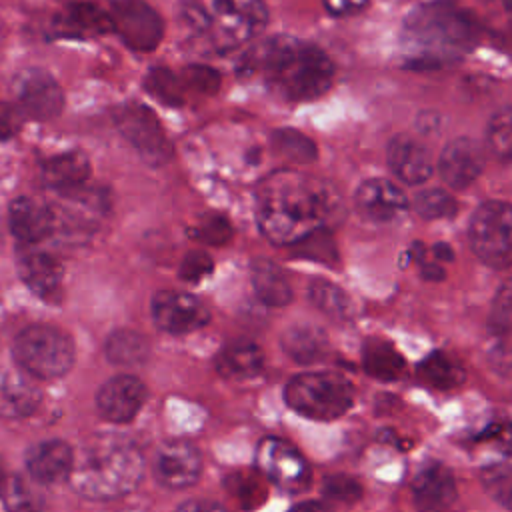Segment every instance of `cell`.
I'll use <instances>...</instances> for the list:
<instances>
[{
  "label": "cell",
  "mask_w": 512,
  "mask_h": 512,
  "mask_svg": "<svg viewBox=\"0 0 512 512\" xmlns=\"http://www.w3.org/2000/svg\"><path fill=\"white\" fill-rule=\"evenodd\" d=\"M342 212L338 190L308 172L284 168L268 174L256 192L260 232L274 244H302L324 232Z\"/></svg>",
  "instance_id": "cell-1"
},
{
  "label": "cell",
  "mask_w": 512,
  "mask_h": 512,
  "mask_svg": "<svg viewBox=\"0 0 512 512\" xmlns=\"http://www.w3.org/2000/svg\"><path fill=\"white\" fill-rule=\"evenodd\" d=\"M240 70L264 78L270 88L292 102L314 100L334 82V64L328 54L292 36H270L252 44Z\"/></svg>",
  "instance_id": "cell-2"
},
{
  "label": "cell",
  "mask_w": 512,
  "mask_h": 512,
  "mask_svg": "<svg viewBox=\"0 0 512 512\" xmlns=\"http://www.w3.org/2000/svg\"><path fill=\"white\" fill-rule=\"evenodd\" d=\"M478 40V22L452 2L438 0L414 8L402 28L410 66L434 68L460 58Z\"/></svg>",
  "instance_id": "cell-3"
},
{
  "label": "cell",
  "mask_w": 512,
  "mask_h": 512,
  "mask_svg": "<svg viewBox=\"0 0 512 512\" xmlns=\"http://www.w3.org/2000/svg\"><path fill=\"white\" fill-rule=\"evenodd\" d=\"M144 474V456L136 444L118 436H96L84 444L70 472V486L94 500H112L132 492Z\"/></svg>",
  "instance_id": "cell-4"
},
{
  "label": "cell",
  "mask_w": 512,
  "mask_h": 512,
  "mask_svg": "<svg viewBox=\"0 0 512 512\" xmlns=\"http://www.w3.org/2000/svg\"><path fill=\"white\" fill-rule=\"evenodd\" d=\"M180 16L188 34L216 54L250 44L268 24L262 0H182Z\"/></svg>",
  "instance_id": "cell-5"
},
{
  "label": "cell",
  "mask_w": 512,
  "mask_h": 512,
  "mask_svg": "<svg viewBox=\"0 0 512 512\" xmlns=\"http://www.w3.org/2000/svg\"><path fill=\"white\" fill-rule=\"evenodd\" d=\"M286 404L312 420H336L352 406L354 392L346 378L332 372H302L284 388Z\"/></svg>",
  "instance_id": "cell-6"
},
{
  "label": "cell",
  "mask_w": 512,
  "mask_h": 512,
  "mask_svg": "<svg viewBox=\"0 0 512 512\" xmlns=\"http://www.w3.org/2000/svg\"><path fill=\"white\" fill-rule=\"evenodd\" d=\"M18 366L34 378L64 376L74 362V344L66 332L50 324H32L14 340Z\"/></svg>",
  "instance_id": "cell-7"
},
{
  "label": "cell",
  "mask_w": 512,
  "mask_h": 512,
  "mask_svg": "<svg viewBox=\"0 0 512 512\" xmlns=\"http://www.w3.org/2000/svg\"><path fill=\"white\" fill-rule=\"evenodd\" d=\"M468 238L484 264L508 268L512 264V204L502 200L480 204L470 218Z\"/></svg>",
  "instance_id": "cell-8"
},
{
  "label": "cell",
  "mask_w": 512,
  "mask_h": 512,
  "mask_svg": "<svg viewBox=\"0 0 512 512\" xmlns=\"http://www.w3.org/2000/svg\"><path fill=\"white\" fill-rule=\"evenodd\" d=\"M116 126L146 164L164 166L172 158V144L148 106L138 102L124 104L116 114Z\"/></svg>",
  "instance_id": "cell-9"
},
{
  "label": "cell",
  "mask_w": 512,
  "mask_h": 512,
  "mask_svg": "<svg viewBox=\"0 0 512 512\" xmlns=\"http://www.w3.org/2000/svg\"><path fill=\"white\" fill-rule=\"evenodd\" d=\"M110 20L122 42L138 52L154 50L164 36L160 14L144 0H116L110 8Z\"/></svg>",
  "instance_id": "cell-10"
},
{
  "label": "cell",
  "mask_w": 512,
  "mask_h": 512,
  "mask_svg": "<svg viewBox=\"0 0 512 512\" xmlns=\"http://www.w3.org/2000/svg\"><path fill=\"white\" fill-rule=\"evenodd\" d=\"M262 474L288 492H302L310 482V468L304 456L286 440L268 436L256 450Z\"/></svg>",
  "instance_id": "cell-11"
},
{
  "label": "cell",
  "mask_w": 512,
  "mask_h": 512,
  "mask_svg": "<svg viewBox=\"0 0 512 512\" xmlns=\"http://www.w3.org/2000/svg\"><path fill=\"white\" fill-rule=\"evenodd\" d=\"M12 90L16 96V106L32 120H52L64 108V92L46 70H22L14 78Z\"/></svg>",
  "instance_id": "cell-12"
},
{
  "label": "cell",
  "mask_w": 512,
  "mask_h": 512,
  "mask_svg": "<svg viewBox=\"0 0 512 512\" xmlns=\"http://www.w3.org/2000/svg\"><path fill=\"white\" fill-rule=\"evenodd\" d=\"M152 320L168 334H188L208 324L210 312L202 300L184 290H160L152 298Z\"/></svg>",
  "instance_id": "cell-13"
},
{
  "label": "cell",
  "mask_w": 512,
  "mask_h": 512,
  "mask_svg": "<svg viewBox=\"0 0 512 512\" xmlns=\"http://www.w3.org/2000/svg\"><path fill=\"white\" fill-rule=\"evenodd\" d=\"M356 210L370 222L388 224L402 218L408 210V198L400 186L386 178L364 180L354 194Z\"/></svg>",
  "instance_id": "cell-14"
},
{
  "label": "cell",
  "mask_w": 512,
  "mask_h": 512,
  "mask_svg": "<svg viewBox=\"0 0 512 512\" xmlns=\"http://www.w3.org/2000/svg\"><path fill=\"white\" fill-rule=\"evenodd\" d=\"M146 400L144 384L130 374H120L102 384L96 396V406L108 422L124 424L130 422Z\"/></svg>",
  "instance_id": "cell-15"
},
{
  "label": "cell",
  "mask_w": 512,
  "mask_h": 512,
  "mask_svg": "<svg viewBox=\"0 0 512 512\" xmlns=\"http://www.w3.org/2000/svg\"><path fill=\"white\" fill-rule=\"evenodd\" d=\"M202 470V458L198 450L188 442H168L158 448L154 458L156 480L172 490L192 486Z\"/></svg>",
  "instance_id": "cell-16"
},
{
  "label": "cell",
  "mask_w": 512,
  "mask_h": 512,
  "mask_svg": "<svg viewBox=\"0 0 512 512\" xmlns=\"http://www.w3.org/2000/svg\"><path fill=\"white\" fill-rule=\"evenodd\" d=\"M484 168V152L482 146L468 138V136H458L450 140L438 162V172L442 180L456 190L468 188L482 172Z\"/></svg>",
  "instance_id": "cell-17"
},
{
  "label": "cell",
  "mask_w": 512,
  "mask_h": 512,
  "mask_svg": "<svg viewBox=\"0 0 512 512\" xmlns=\"http://www.w3.org/2000/svg\"><path fill=\"white\" fill-rule=\"evenodd\" d=\"M412 500L420 512L448 510L456 500V482L452 472L440 462L422 466L412 478Z\"/></svg>",
  "instance_id": "cell-18"
},
{
  "label": "cell",
  "mask_w": 512,
  "mask_h": 512,
  "mask_svg": "<svg viewBox=\"0 0 512 512\" xmlns=\"http://www.w3.org/2000/svg\"><path fill=\"white\" fill-rule=\"evenodd\" d=\"M56 216L52 208L36 198L18 196L8 206V228L24 244H36L54 232Z\"/></svg>",
  "instance_id": "cell-19"
},
{
  "label": "cell",
  "mask_w": 512,
  "mask_h": 512,
  "mask_svg": "<svg viewBox=\"0 0 512 512\" xmlns=\"http://www.w3.org/2000/svg\"><path fill=\"white\" fill-rule=\"evenodd\" d=\"M386 160L394 176L406 184H422L434 170L428 148L406 134H398L388 142Z\"/></svg>",
  "instance_id": "cell-20"
},
{
  "label": "cell",
  "mask_w": 512,
  "mask_h": 512,
  "mask_svg": "<svg viewBox=\"0 0 512 512\" xmlns=\"http://www.w3.org/2000/svg\"><path fill=\"white\" fill-rule=\"evenodd\" d=\"M40 174L48 188L60 196H68L86 188L90 178V160L84 152L78 150L62 152L44 160Z\"/></svg>",
  "instance_id": "cell-21"
},
{
  "label": "cell",
  "mask_w": 512,
  "mask_h": 512,
  "mask_svg": "<svg viewBox=\"0 0 512 512\" xmlns=\"http://www.w3.org/2000/svg\"><path fill=\"white\" fill-rule=\"evenodd\" d=\"M74 452L62 440H44L32 446L26 454L28 474L40 484H52L70 476Z\"/></svg>",
  "instance_id": "cell-22"
},
{
  "label": "cell",
  "mask_w": 512,
  "mask_h": 512,
  "mask_svg": "<svg viewBox=\"0 0 512 512\" xmlns=\"http://www.w3.org/2000/svg\"><path fill=\"white\" fill-rule=\"evenodd\" d=\"M18 274L36 296L52 298L62 288L64 268L46 252H28L18 260Z\"/></svg>",
  "instance_id": "cell-23"
},
{
  "label": "cell",
  "mask_w": 512,
  "mask_h": 512,
  "mask_svg": "<svg viewBox=\"0 0 512 512\" xmlns=\"http://www.w3.org/2000/svg\"><path fill=\"white\" fill-rule=\"evenodd\" d=\"M40 402V390L28 376L0 374V416L26 418Z\"/></svg>",
  "instance_id": "cell-24"
},
{
  "label": "cell",
  "mask_w": 512,
  "mask_h": 512,
  "mask_svg": "<svg viewBox=\"0 0 512 512\" xmlns=\"http://www.w3.org/2000/svg\"><path fill=\"white\" fill-rule=\"evenodd\" d=\"M250 280L256 296L268 306H286L292 300V288L284 270L268 258L252 260Z\"/></svg>",
  "instance_id": "cell-25"
},
{
  "label": "cell",
  "mask_w": 512,
  "mask_h": 512,
  "mask_svg": "<svg viewBox=\"0 0 512 512\" xmlns=\"http://www.w3.org/2000/svg\"><path fill=\"white\" fill-rule=\"evenodd\" d=\"M216 370L226 378H250L262 370V350L250 340L226 344L216 356Z\"/></svg>",
  "instance_id": "cell-26"
},
{
  "label": "cell",
  "mask_w": 512,
  "mask_h": 512,
  "mask_svg": "<svg viewBox=\"0 0 512 512\" xmlns=\"http://www.w3.org/2000/svg\"><path fill=\"white\" fill-rule=\"evenodd\" d=\"M282 348L292 360L312 364L326 356L328 338L316 326H292L282 334Z\"/></svg>",
  "instance_id": "cell-27"
},
{
  "label": "cell",
  "mask_w": 512,
  "mask_h": 512,
  "mask_svg": "<svg viewBox=\"0 0 512 512\" xmlns=\"http://www.w3.org/2000/svg\"><path fill=\"white\" fill-rule=\"evenodd\" d=\"M364 370L378 380H396L404 372V358L396 346L382 338L366 340L362 348Z\"/></svg>",
  "instance_id": "cell-28"
},
{
  "label": "cell",
  "mask_w": 512,
  "mask_h": 512,
  "mask_svg": "<svg viewBox=\"0 0 512 512\" xmlns=\"http://www.w3.org/2000/svg\"><path fill=\"white\" fill-rule=\"evenodd\" d=\"M104 354L112 364L118 366H138L148 360L150 344L148 340L134 330L120 328L114 330L104 344Z\"/></svg>",
  "instance_id": "cell-29"
},
{
  "label": "cell",
  "mask_w": 512,
  "mask_h": 512,
  "mask_svg": "<svg viewBox=\"0 0 512 512\" xmlns=\"http://www.w3.org/2000/svg\"><path fill=\"white\" fill-rule=\"evenodd\" d=\"M418 378L436 390H452L464 382V370L446 352L428 354L416 368Z\"/></svg>",
  "instance_id": "cell-30"
},
{
  "label": "cell",
  "mask_w": 512,
  "mask_h": 512,
  "mask_svg": "<svg viewBox=\"0 0 512 512\" xmlns=\"http://www.w3.org/2000/svg\"><path fill=\"white\" fill-rule=\"evenodd\" d=\"M308 298L322 314L330 316L332 320H348L354 312V306L348 294L340 286L324 278H314L310 282Z\"/></svg>",
  "instance_id": "cell-31"
},
{
  "label": "cell",
  "mask_w": 512,
  "mask_h": 512,
  "mask_svg": "<svg viewBox=\"0 0 512 512\" xmlns=\"http://www.w3.org/2000/svg\"><path fill=\"white\" fill-rule=\"evenodd\" d=\"M274 148L296 164H308L316 160V144L302 132L292 128H280L272 134Z\"/></svg>",
  "instance_id": "cell-32"
},
{
  "label": "cell",
  "mask_w": 512,
  "mask_h": 512,
  "mask_svg": "<svg viewBox=\"0 0 512 512\" xmlns=\"http://www.w3.org/2000/svg\"><path fill=\"white\" fill-rule=\"evenodd\" d=\"M146 90L166 106H180L184 102V82L168 68H152L144 80Z\"/></svg>",
  "instance_id": "cell-33"
},
{
  "label": "cell",
  "mask_w": 512,
  "mask_h": 512,
  "mask_svg": "<svg viewBox=\"0 0 512 512\" xmlns=\"http://www.w3.org/2000/svg\"><path fill=\"white\" fill-rule=\"evenodd\" d=\"M66 22H68V26H72V30L88 32V34H102V32L112 30L110 12H104L96 4H90V2L72 4L68 8Z\"/></svg>",
  "instance_id": "cell-34"
},
{
  "label": "cell",
  "mask_w": 512,
  "mask_h": 512,
  "mask_svg": "<svg viewBox=\"0 0 512 512\" xmlns=\"http://www.w3.org/2000/svg\"><path fill=\"white\" fill-rule=\"evenodd\" d=\"M414 210L426 220L452 218L456 214V200L442 188H426L414 196Z\"/></svg>",
  "instance_id": "cell-35"
},
{
  "label": "cell",
  "mask_w": 512,
  "mask_h": 512,
  "mask_svg": "<svg viewBox=\"0 0 512 512\" xmlns=\"http://www.w3.org/2000/svg\"><path fill=\"white\" fill-rule=\"evenodd\" d=\"M484 488L494 500L512 510V460L494 462L480 474Z\"/></svg>",
  "instance_id": "cell-36"
},
{
  "label": "cell",
  "mask_w": 512,
  "mask_h": 512,
  "mask_svg": "<svg viewBox=\"0 0 512 512\" xmlns=\"http://www.w3.org/2000/svg\"><path fill=\"white\" fill-rule=\"evenodd\" d=\"M490 150L506 162H512V106L496 112L488 126Z\"/></svg>",
  "instance_id": "cell-37"
},
{
  "label": "cell",
  "mask_w": 512,
  "mask_h": 512,
  "mask_svg": "<svg viewBox=\"0 0 512 512\" xmlns=\"http://www.w3.org/2000/svg\"><path fill=\"white\" fill-rule=\"evenodd\" d=\"M2 486V500L4 506L10 512H36L38 508V500L36 494L32 492V488L18 476L12 478H4Z\"/></svg>",
  "instance_id": "cell-38"
},
{
  "label": "cell",
  "mask_w": 512,
  "mask_h": 512,
  "mask_svg": "<svg viewBox=\"0 0 512 512\" xmlns=\"http://www.w3.org/2000/svg\"><path fill=\"white\" fill-rule=\"evenodd\" d=\"M490 328L496 334H512V278L506 280L492 302Z\"/></svg>",
  "instance_id": "cell-39"
},
{
  "label": "cell",
  "mask_w": 512,
  "mask_h": 512,
  "mask_svg": "<svg viewBox=\"0 0 512 512\" xmlns=\"http://www.w3.org/2000/svg\"><path fill=\"white\" fill-rule=\"evenodd\" d=\"M182 82L200 94H216L220 88V74L204 64H190L184 68Z\"/></svg>",
  "instance_id": "cell-40"
},
{
  "label": "cell",
  "mask_w": 512,
  "mask_h": 512,
  "mask_svg": "<svg viewBox=\"0 0 512 512\" xmlns=\"http://www.w3.org/2000/svg\"><path fill=\"white\" fill-rule=\"evenodd\" d=\"M214 268V260L204 250H190L180 264V278L186 282H200Z\"/></svg>",
  "instance_id": "cell-41"
},
{
  "label": "cell",
  "mask_w": 512,
  "mask_h": 512,
  "mask_svg": "<svg viewBox=\"0 0 512 512\" xmlns=\"http://www.w3.org/2000/svg\"><path fill=\"white\" fill-rule=\"evenodd\" d=\"M324 494L332 500L340 502H354L362 496V486L356 478L346 474H334L324 480Z\"/></svg>",
  "instance_id": "cell-42"
},
{
  "label": "cell",
  "mask_w": 512,
  "mask_h": 512,
  "mask_svg": "<svg viewBox=\"0 0 512 512\" xmlns=\"http://www.w3.org/2000/svg\"><path fill=\"white\" fill-rule=\"evenodd\" d=\"M198 240L208 246H222L232 238V226L224 216H208L198 224Z\"/></svg>",
  "instance_id": "cell-43"
},
{
  "label": "cell",
  "mask_w": 512,
  "mask_h": 512,
  "mask_svg": "<svg viewBox=\"0 0 512 512\" xmlns=\"http://www.w3.org/2000/svg\"><path fill=\"white\" fill-rule=\"evenodd\" d=\"M22 126V112L18 106L0 102V140H10Z\"/></svg>",
  "instance_id": "cell-44"
},
{
  "label": "cell",
  "mask_w": 512,
  "mask_h": 512,
  "mask_svg": "<svg viewBox=\"0 0 512 512\" xmlns=\"http://www.w3.org/2000/svg\"><path fill=\"white\" fill-rule=\"evenodd\" d=\"M326 10L334 16H352L368 6V0H322Z\"/></svg>",
  "instance_id": "cell-45"
},
{
  "label": "cell",
  "mask_w": 512,
  "mask_h": 512,
  "mask_svg": "<svg viewBox=\"0 0 512 512\" xmlns=\"http://www.w3.org/2000/svg\"><path fill=\"white\" fill-rule=\"evenodd\" d=\"M178 512H226V510L212 500H190V502H184L178 508Z\"/></svg>",
  "instance_id": "cell-46"
},
{
  "label": "cell",
  "mask_w": 512,
  "mask_h": 512,
  "mask_svg": "<svg viewBox=\"0 0 512 512\" xmlns=\"http://www.w3.org/2000/svg\"><path fill=\"white\" fill-rule=\"evenodd\" d=\"M290 512H330V508H326V506H324V504H320V502L308 500V502L298 504V506H296V508H292Z\"/></svg>",
  "instance_id": "cell-47"
},
{
  "label": "cell",
  "mask_w": 512,
  "mask_h": 512,
  "mask_svg": "<svg viewBox=\"0 0 512 512\" xmlns=\"http://www.w3.org/2000/svg\"><path fill=\"white\" fill-rule=\"evenodd\" d=\"M434 256H436V258H442V260H450V258H452V250H450L448 244L438 242V244L434 246Z\"/></svg>",
  "instance_id": "cell-48"
},
{
  "label": "cell",
  "mask_w": 512,
  "mask_h": 512,
  "mask_svg": "<svg viewBox=\"0 0 512 512\" xmlns=\"http://www.w3.org/2000/svg\"><path fill=\"white\" fill-rule=\"evenodd\" d=\"M4 482V466H2V460H0V484Z\"/></svg>",
  "instance_id": "cell-49"
},
{
  "label": "cell",
  "mask_w": 512,
  "mask_h": 512,
  "mask_svg": "<svg viewBox=\"0 0 512 512\" xmlns=\"http://www.w3.org/2000/svg\"><path fill=\"white\" fill-rule=\"evenodd\" d=\"M506 6H508V10L512 12V0H506Z\"/></svg>",
  "instance_id": "cell-50"
},
{
  "label": "cell",
  "mask_w": 512,
  "mask_h": 512,
  "mask_svg": "<svg viewBox=\"0 0 512 512\" xmlns=\"http://www.w3.org/2000/svg\"><path fill=\"white\" fill-rule=\"evenodd\" d=\"M36 512H40V510H36Z\"/></svg>",
  "instance_id": "cell-51"
}]
</instances>
